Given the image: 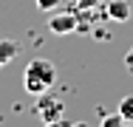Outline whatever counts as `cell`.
Listing matches in <instances>:
<instances>
[{"instance_id": "30bf717a", "label": "cell", "mask_w": 133, "mask_h": 127, "mask_svg": "<svg viewBox=\"0 0 133 127\" xmlns=\"http://www.w3.org/2000/svg\"><path fill=\"white\" fill-rule=\"evenodd\" d=\"M105 0H77V9H99Z\"/></svg>"}, {"instance_id": "6da1fadb", "label": "cell", "mask_w": 133, "mask_h": 127, "mask_svg": "<svg viewBox=\"0 0 133 127\" xmlns=\"http://www.w3.org/2000/svg\"><path fill=\"white\" fill-rule=\"evenodd\" d=\"M54 85H57V68H54L51 59L37 57V59H31L26 65V71H23V88H26V93L40 96V93L51 90Z\"/></svg>"}, {"instance_id": "8992f818", "label": "cell", "mask_w": 133, "mask_h": 127, "mask_svg": "<svg viewBox=\"0 0 133 127\" xmlns=\"http://www.w3.org/2000/svg\"><path fill=\"white\" fill-rule=\"evenodd\" d=\"M119 113H122V119H125L128 124H133V93H130V96H122V102H119Z\"/></svg>"}, {"instance_id": "5b68a950", "label": "cell", "mask_w": 133, "mask_h": 127, "mask_svg": "<svg viewBox=\"0 0 133 127\" xmlns=\"http://www.w3.org/2000/svg\"><path fill=\"white\" fill-rule=\"evenodd\" d=\"M17 54H20V45L14 40H0V68H6L11 59H17Z\"/></svg>"}, {"instance_id": "3957f363", "label": "cell", "mask_w": 133, "mask_h": 127, "mask_svg": "<svg viewBox=\"0 0 133 127\" xmlns=\"http://www.w3.org/2000/svg\"><path fill=\"white\" fill-rule=\"evenodd\" d=\"M48 31L57 34V37L74 34V31H77V3H74L68 11H62V14H51V17H48Z\"/></svg>"}, {"instance_id": "ba28073f", "label": "cell", "mask_w": 133, "mask_h": 127, "mask_svg": "<svg viewBox=\"0 0 133 127\" xmlns=\"http://www.w3.org/2000/svg\"><path fill=\"white\" fill-rule=\"evenodd\" d=\"M91 34H94V40H96V43H110V40H113V34L105 31V28H99V25H94V28H91Z\"/></svg>"}, {"instance_id": "8fae6325", "label": "cell", "mask_w": 133, "mask_h": 127, "mask_svg": "<svg viewBox=\"0 0 133 127\" xmlns=\"http://www.w3.org/2000/svg\"><path fill=\"white\" fill-rule=\"evenodd\" d=\"M125 68H128V71L133 74V48L128 51V54H125Z\"/></svg>"}, {"instance_id": "277c9868", "label": "cell", "mask_w": 133, "mask_h": 127, "mask_svg": "<svg viewBox=\"0 0 133 127\" xmlns=\"http://www.w3.org/2000/svg\"><path fill=\"white\" fill-rule=\"evenodd\" d=\"M105 14L113 23H128L133 17V6H130V0H108L105 3Z\"/></svg>"}, {"instance_id": "7a4b0ae2", "label": "cell", "mask_w": 133, "mask_h": 127, "mask_svg": "<svg viewBox=\"0 0 133 127\" xmlns=\"http://www.w3.org/2000/svg\"><path fill=\"white\" fill-rule=\"evenodd\" d=\"M37 116L43 119V124H59L65 119V102L62 96H57L51 90L37 96Z\"/></svg>"}, {"instance_id": "52a82bcc", "label": "cell", "mask_w": 133, "mask_h": 127, "mask_svg": "<svg viewBox=\"0 0 133 127\" xmlns=\"http://www.w3.org/2000/svg\"><path fill=\"white\" fill-rule=\"evenodd\" d=\"M122 124H128L125 119H122V113L116 110V113H105L102 116V127H122Z\"/></svg>"}, {"instance_id": "9c48e42d", "label": "cell", "mask_w": 133, "mask_h": 127, "mask_svg": "<svg viewBox=\"0 0 133 127\" xmlns=\"http://www.w3.org/2000/svg\"><path fill=\"white\" fill-rule=\"evenodd\" d=\"M62 0H37V9L40 11H57Z\"/></svg>"}]
</instances>
